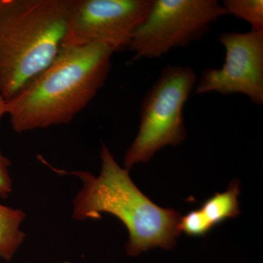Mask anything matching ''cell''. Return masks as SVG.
I'll list each match as a JSON object with an SVG mask.
<instances>
[{
  "instance_id": "ba28073f",
  "label": "cell",
  "mask_w": 263,
  "mask_h": 263,
  "mask_svg": "<svg viewBox=\"0 0 263 263\" xmlns=\"http://www.w3.org/2000/svg\"><path fill=\"white\" fill-rule=\"evenodd\" d=\"M26 218L22 209H13L0 204V257L10 261L25 239L20 229Z\"/></svg>"
},
{
  "instance_id": "5bb4252c",
  "label": "cell",
  "mask_w": 263,
  "mask_h": 263,
  "mask_svg": "<svg viewBox=\"0 0 263 263\" xmlns=\"http://www.w3.org/2000/svg\"><path fill=\"white\" fill-rule=\"evenodd\" d=\"M2 0H0V4H1Z\"/></svg>"
},
{
  "instance_id": "30bf717a",
  "label": "cell",
  "mask_w": 263,
  "mask_h": 263,
  "mask_svg": "<svg viewBox=\"0 0 263 263\" xmlns=\"http://www.w3.org/2000/svg\"><path fill=\"white\" fill-rule=\"evenodd\" d=\"M221 5L227 15L247 22L251 30L263 33L262 0H224Z\"/></svg>"
},
{
  "instance_id": "3957f363",
  "label": "cell",
  "mask_w": 263,
  "mask_h": 263,
  "mask_svg": "<svg viewBox=\"0 0 263 263\" xmlns=\"http://www.w3.org/2000/svg\"><path fill=\"white\" fill-rule=\"evenodd\" d=\"M73 0H2L0 94L8 101L61 51Z\"/></svg>"
},
{
  "instance_id": "52a82bcc",
  "label": "cell",
  "mask_w": 263,
  "mask_h": 263,
  "mask_svg": "<svg viewBox=\"0 0 263 263\" xmlns=\"http://www.w3.org/2000/svg\"><path fill=\"white\" fill-rule=\"evenodd\" d=\"M218 41L226 50L219 68L207 67L197 80L194 92L204 95H245L251 103L263 104V33H221Z\"/></svg>"
},
{
  "instance_id": "7a4b0ae2",
  "label": "cell",
  "mask_w": 263,
  "mask_h": 263,
  "mask_svg": "<svg viewBox=\"0 0 263 263\" xmlns=\"http://www.w3.org/2000/svg\"><path fill=\"white\" fill-rule=\"evenodd\" d=\"M100 156L102 167L98 176L87 171L53 169L77 176L82 182L72 203V217L79 221L99 219L102 213L117 216L129 232L126 251L133 257L155 247L172 249L181 233L180 213L152 202L132 181L129 169L121 167L104 144Z\"/></svg>"
},
{
  "instance_id": "277c9868",
  "label": "cell",
  "mask_w": 263,
  "mask_h": 263,
  "mask_svg": "<svg viewBox=\"0 0 263 263\" xmlns=\"http://www.w3.org/2000/svg\"><path fill=\"white\" fill-rule=\"evenodd\" d=\"M197 81L189 66L168 65L162 70L142 103L139 130L124 156L126 168L146 163L164 147L184 141L183 109Z\"/></svg>"
},
{
  "instance_id": "9c48e42d",
  "label": "cell",
  "mask_w": 263,
  "mask_h": 263,
  "mask_svg": "<svg viewBox=\"0 0 263 263\" xmlns=\"http://www.w3.org/2000/svg\"><path fill=\"white\" fill-rule=\"evenodd\" d=\"M239 183L234 181L222 193H216L202 204L200 210L213 227L221 224L229 218H235L240 214L238 197Z\"/></svg>"
},
{
  "instance_id": "8fae6325",
  "label": "cell",
  "mask_w": 263,
  "mask_h": 263,
  "mask_svg": "<svg viewBox=\"0 0 263 263\" xmlns=\"http://www.w3.org/2000/svg\"><path fill=\"white\" fill-rule=\"evenodd\" d=\"M179 227L180 232L193 237L204 236L214 228L200 209L181 217Z\"/></svg>"
},
{
  "instance_id": "8992f818",
  "label": "cell",
  "mask_w": 263,
  "mask_h": 263,
  "mask_svg": "<svg viewBox=\"0 0 263 263\" xmlns=\"http://www.w3.org/2000/svg\"><path fill=\"white\" fill-rule=\"evenodd\" d=\"M153 0H73L62 47L103 44L128 48Z\"/></svg>"
},
{
  "instance_id": "4fadbf2b",
  "label": "cell",
  "mask_w": 263,
  "mask_h": 263,
  "mask_svg": "<svg viewBox=\"0 0 263 263\" xmlns=\"http://www.w3.org/2000/svg\"><path fill=\"white\" fill-rule=\"evenodd\" d=\"M7 115V100L0 94V121Z\"/></svg>"
},
{
  "instance_id": "6da1fadb",
  "label": "cell",
  "mask_w": 263,
  "mask_h": 263,
  "mask_svg": "<svg viewBox=\"0 0 263 263\" xmlns=\"http://www.w3.org/2000/svg\"><path fill=\"white\" fill-rule=\"evenodd\" d=\"M114 53L103 44L62 47L46 70L7 101L13 130L72 122L105 85Z\"/></svg>"
},
{
  "instance_id": "5b68a950",
  "label": "cell",
  "mask_w": 263,
  "mask_h": 263,
  "mask_svg": "<svg viewBox=\"0 0 263 263\" xmlns=\"http://www.w3.org/2000/svg\"><path fill=\"white\" fill-rule=\"evenodd\" d=\"M226 15L217 0H153L128 49L134 60L161 58L200 39Z\"/></svg>"
},
{
  "instance_id": "7c38bea8",
  "label": "cell",
  "mask_w": 263,
  "mask_h": 263,
  "mask_svg": "<svg viewBox=\"0 0 263 263\" xmlns=\"http://www.w3.org/2000/svg\"><path fill=\"white\" fill-rule=\"evenodd\" d=\"M11 162L0 152V198H7L13 192V181L10 174Z\"/></svg>"
}]
</instances>
